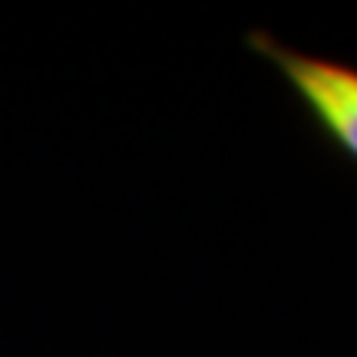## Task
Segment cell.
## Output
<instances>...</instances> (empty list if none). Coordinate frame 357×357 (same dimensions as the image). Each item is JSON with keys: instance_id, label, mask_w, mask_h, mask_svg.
<instances>
[{"instance_id": "obj_1", "label": "cell", "mask_w": 357, "mask_h": 357, "mask_svg": "<svg viewBox=\"0 0 357 357\" xmlns=\"http://www.w3.org/2000/svg\"><path fill=\"white\" fill-rule=\"evenodd\" d=\"M248 50H255L288 83L321 132L357 162V66L298 50L261 30L248 33Z\"/></svg>"}]
</instances>
